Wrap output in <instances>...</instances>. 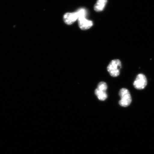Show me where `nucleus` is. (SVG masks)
Instances as JSON below:
<instances>
[{
    "mask_svg": "<svg viewBox=\"0 0 154 154\" xmlns=\"http://www.w3.org/2000/svg\"><path fill=\"white\" fill-rule=\"evenodd\" d=\"M119 95L121 100L119 104L121 106L127 107L132 102V98L129 91L126 88H122L120 90Z\"/></svg>",
    "mask_w": 154,
    "mask_h": 154,
    "instance_id": "f257e3e1",
    "label": "nucleus"
},
{
    "mask_svg": "<svg viewBox=\"0 0 154 154\" xmlns=\"http://www.w3.org/2000/svg\"><path fill=\"white\" fill-rule=\"evenodd\" d=\"M121 67L122 64L120 60L119 59H115L109 63L107 67V70L111 76L116 77L120 75Z\"/></svg>",
    "mask_w": 154,
    "mask_h": 154,
    "instance_id": "f03ea898",
    "label": "nucleus"
},
{
    "mask_svg": "<svg viewBox=\"0 0 154 154\" xmlns=\"http://www.w3.org/2000/svg\"><path fill=\"white\" fill-rule=\"evenodd\" d=\"M147 84V79L143 74L137 75L134 83V87L137 89L142 90L145 88Z\"/></svg>",
    "mask_w": 154,
    "mask_h": 154,
    "instance_id": "7ed1b4c3",
    "label": "nucleus"
},
{
    "mask_svg": "<svg viewBox=\"0 0 154 154\" xmlns=\"http://www.w3.org/2000/svg\"><path fill=\"white\" fill-rule=\"evenodd\" d=\"M63 21L67 25H70L72 24L78 20V15L76 13H67L63 15Z\"/></svg>",
    "mask_w": 154,
    "mask_h": 154,
    "instance_id": "20e7f679",
    "label": "nucleus"
},
{
    "mask_svg": "<svg viewBox=\"0 0 154 154\" xmlns=\"http://www.w3.org/2000/svg\"><path fill=\"white\" fill-rule=\"evenodd\" d=\"M78 20L79 26L82 30L88 29L93 25V23L92 21L88 20L86 18L79 19Z\"/></svg>",
    "mask_w": 154,
    "mask_h": 154,
    "instance_id": "39448f33",
    "label": "nucleus"
},
{
    "mask_svg": "<svg viewBox=\"0 0 154 154\" xmlns=\"http://www.w3.org/2000/svg\"><path fill=\"white\" fill-rule=\"evenodd\" d=\"M107 0H97V2L94 6V10L99 12L103 10L107 3Z\"/></svg>",
    "mask_w": 154,
    "mask_h": 154,
    "instance_id": "423d86ee",
    "label": "nucleus"
},
{
    "mask_svg": "<svg viewBox=\"0 0 154 154\" xmlns=\"http://www.w3.org/2000/svg\"><path fill=\"white\" fill-rule=\"evenodd\" d=\"M95 93L100 100L104 101L107 98V95L106 91H101L97 88L95 90Z\"/></svg>",
    "mask_w": 154,
    "mask_h": 154,
    "instance_id": "0eeeda50",
    "label": "nucleus"
},
{
    "mask_svg": "<svg viewBox=\"0 0 154 154\" xmlns=\"http://www.w3.org/2000/svg\"><path fill=\"white\" fill-rule=\"evenodd\" d=\"M78 17V20L79 19L86 18L87 15V11L86 9L80 8L76 12Z\"/></svg>",
    "mask_w": 154,
    "mask_h": 154,
    "instance_id": "6e6552de",
    "label": "nucleus"
},
{
    "mask_svg": "<svg viewBox=\"0 0 154 154\" xmlns=\"http://www.w3.org/2000/svg\"><path fill=\"white\" fill-rule=\"evenodd\" d=\"M97 89L101 91H106L107 88V85L105 82H100L97 86Z\"/></svg>",
    "mask_w": 154,
    "mask_h": 154,
    "instance_id": "1a4fd4ad",
    "label": "nucleus"
}]
</instances>
